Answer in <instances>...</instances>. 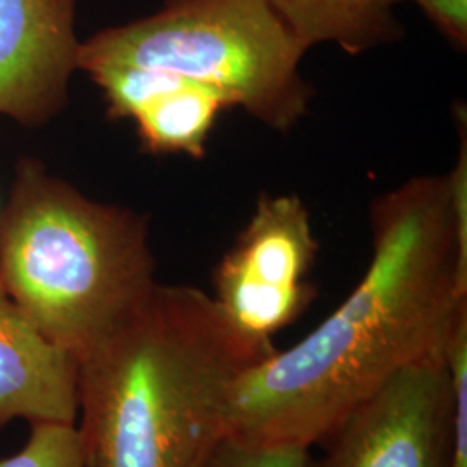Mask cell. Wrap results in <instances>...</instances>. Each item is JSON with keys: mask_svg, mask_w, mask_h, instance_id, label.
<instances>
[{"mask_svg": "<svg viewBox=\"0 0 467 467\" xmlns=\"http://www.w3.org/2000/svg\"><path fill=\"white\" fill-rule=\"evenodd\" d=\"M370 229V264L350 296L237 378L227 434L312 447L393 374L445 350L467 312L447 173L412 177L374 201Z\"/></svg>", "mask_w": 467, "mask_h": 467, "instance_id": "6da1fadb", "label": "cell"}, {"mask_svg": "<svg viewBox=\"0 0 467 467\" xmlns=\"http://www.w3.org/2000/svg\"><path fill=\"white\" fill-rule=\"evenodd\" d=\"M274 351L239 333L208 293L156 284L78 362L88 467H200L227 434L234 383Z\"/></svg>", "mask_w": 467, "mask_h": 467, "instance_id": "7a4b0ae2", "label": "cell"}, {"mask_svg": "<svg viewBox=\"0 0 467 467\" xmlns=\"http://www.w3.org/2000/svg\"><path fill=\"white\" fill-rule=\"evenodd\" d=\"M148 220L90 200L34 158L17 163L0 212V279L54 345L78 362L158 284Z\"/></svg>", "mask_w": 467, "mask_h": 467, "instance_id": "3957f363", "label": "cell"}, {"mask_svg": "<svg viewBox=\"0 0 467 467\" xmlns=\"http://www.w3.org/2000/svg\"><path fill=\"white\" fill-rule=\"evenodd\" d=\"M308 49L267 0H163L154 15L82 42L78 71L130 65L212 87L275 132L308 115Z\"/></svg>", "mask_w": 467, "mask_h": 467, "instance_id": "277c9868", "label": "cell"}, {"mask_svg": "<svg viewBox=\"0 0 467 467\" xmlns=\"http://www.w3.org/2000/svg\"><path fill=\"white\" fill-rule=\"evenodd\" d=\"M318 241L296 194H264L213 270V300L241 334L260 345L295 324L317 296L308 274Z\"/></svg>", "mask_w": 467, "mask_h": 467, "instance_id": "5b68a950", "label": "cell"}, {"mask_svg": "<svg viewBox=\"0 0 467 467\" xmlns=\"http://www.w3.org/2000/svg\"><path fill=\"white\" fill-rule=\"evenodd\" d=\"M451 384L445 350L401 368L318 443L312 467H449Z\"/></svg>", "mask_w": 467, "mask_h": 467, "instance_id": "8992f818", "label": "cell"}, {"mask_svg": "<svg viewBox=\"0 0 467 467\" xmlns=\"http://www.w3.org/2000/svg\"><path fill=\"white\" fill-rule=\"evenodd\" d=\"M77 0H0V117L38 127L67 106Z\"/></svg>", "mask_w": 467, "mask_h": 467, "instance_id": "52a82bcc", "label": "cell"}, {"mask_svg": "<svg viewBox=\"0 0 467 467\" xmlns=\"http://www.w3.org/2000/svg\"><path fill=\"white\" fill-rule=\"evenodd\" d=\"M85 73L102 90L108 117L132 119L142 150L150 154L204 158L220 113L234 108L215 88L158 69L98 65Z\"/></svg>", "mask_w": 467, "mask_h": 467, "instance_id": "ba28073f", "label": "cell"}, {"mask_svg": "<svg viewBox=\"0 0 467 467\" xmlns=\"http://www.w3.org/2000/svg\"><path fill=\"white\" fill-rule=\"evenodd\" d=\"M78 360L54 345L0 279V431L13 420L77 424Z\"/></svg>", "mask_w": 467, "mask_h": 467, "instance_id": "9c48e42d", "label": "cell"}, {"mask_svg": "<svg viewBox=\"0 0 467 467\" xmlns=\"http://www.w3.org/2000/svg\"><path fill=\"white\" fill-rule=\"evenodd\" d=\"M310 50L336 46L350 56L395 44L403 36L397 7L403 0H267Z\"/></svg>", "mask_w": 467, "mask_h": 467, "instance_id": "30bf717a", "label": "cell"}, {"mask_svg": "<svg viewBox=\"0 0 467 467\" xmlns=\"http://www.w3.org/2000/svg\"><path fill=\"white\" fill-rule=\"evenodd\" d=\"M0 467H88L77 424H34L26 443Z\"/></svg>", "mask_w": 467, "mask_h": 467, "instance_id": "8fae6325", "label": "cell"}, {"mask_svg": "<svg viewBox=\"0 0 467 467\" xmlns=\"http://www.w3.org/2000/svg\"><path fill=\"white\" fill-rule=\"evenodd\" d=\"M200 467H312L310 447L300 443H262L231 434Z\"/></svg>", "mask_w": 467, "mask_h": 467, "instance_id": "7c38bea8", "label": "cell"}, {"mask_svg": "<svg viewBox=\"0 0 467 467\" xmlns=\"http://www.w3.org/2000/svg\"><path fill=\"white\" fill-rule=\"evenodd\" d=\"M405 2V0H403ZM414 2L457 50L467 49V0H409Z\"/></svg>", "mask_w": 467, "mask_h": 467, "instance_id": "4fadbf2b", "label": "cell"}]
</instances>
